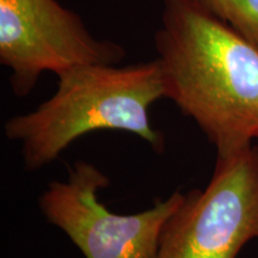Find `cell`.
Wrapping results in <instances>:
<instances>
[{"mask_svg": "<svg viewBox=\"0 0 258 258\" xmlns=\"http://www.w3.org/2000/svg\"><path fill=\"white\" fill-rule=\"evenodd\" d=\"M110 179L96 165L77 161L64 182L53 180L38 199L49 224L66 233L85 258H156L164 225L183 201L177 190L152 208L116 214L98 200Z\"/></svg>", "mask_w": 258, "mask_h": 258, "instance_id": "4", "label": "cell"}, {"mask_svg": "<svg viewBox=\"0 0 258 258\" xmlns=\"http://www.w3.org/2000/svg\"><path fill=\"white\" fill-rule=\"evenodd\" d=\"M57 78L50 98L4 124L6 138L21 144L25 170L42 169L77 139L96 131L135 134L156 152H163V134L150 120L151 106L165 98L156 59L122 67L89 64Z\"/></svg>", "mask_w": 258, "mask_h": 258, "instance_id": "2", "label": "cell"}, {"mask_svg": "<svg viewBox=\"0 0 258 258\" xmlns=\"http://www.w3.org/2000/svg\"><path fill=\"white\" fill-rule=\"evenodd\" d=\"M258 239V146L217 157L206 189L184 194L164 225L156 258H237Z\"/></svg>", "mask_w": 258, "mask_h": 258, "instance_id": "3", "label": "cell"}, {"mask_svg": "<svg viewBox=\"0 0 258 258\" xmlns=\"http://www.w3.org/2000/svg\"><path fill=\"white\" fill-rule=\"evenodd\" d=\"M164 95L198 124L217 157L258 139V47L200 0H163L154 35Z\"/></svg>", "mask_w": 258, "mask_h": 258, "instance_id": "1", "label": "cell"}, {"mask_svg": "<svg viewBox=\"0 0 258 258\" xmlns=\"http://www.w3.org/2000/svg\"><path fill=\"white\" fill-rule=\"evenodd\" d=\"M215 16L258 47V0H200Z\"/></svg>", "mask_w": 258, "mask_h": 258, "instance_id": "6", "label": "cell"}, {"mask_svg": "<svg viewBox=\"0 0 258 258\" xmlns=\"http://www.w3.org/2000/svg\"><path fill=\"white\" fill-rule=\"evenodd\" d=\"M124 56L121 44L93 36L56 0H0V63L11 71L10 85L19 98L44 72L59 77L89 64H118Z\"/></svg>", "mask_w": 258, "mask_h": 258, "instance_id": "5", "label": "cell"}]
</instances>
